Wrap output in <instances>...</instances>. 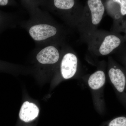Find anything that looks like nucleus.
<instances>
[{
	"instance_id": "1",
	"label": "nucleus",
	"mask_w": 126,
	"mask_h": 126,
	"mask_svg": "<svg viewBox=\"0 0 126 126\" xmlns=\"http://www.w3.org/2000/svg\"><path fill=\"white\" fill-rule=\"evenodd\" d=\"M57 29L54 26L46 24L35 25L32 26L29 33L34 40L41 41L54 36Z\"/></svg>"
},
{
	"instance_id": "2",
	"label": "nucleus",
	"mask_w": 126,
	"mask_h": 126,
	"mask_svg": "<svg viewBox=\"0 0 126 126\" xmlns=\"http://www.w3.org/2000/svg\"><path fill=\"white\" fill-rule=\"evenodd\" d=\"M78 60L77 56L72 53L66 54L63 57L61 65L62 76L64 78H71L77 71Z\"/></svg>"
},
{
	"instance_id": "3",
	"label": "nucleus",
	"mask_w": 126,
	"mask_h": 126,
	"mask_svg": "<svg viewBox=\"0 0 126 126\" xmlns=\"http://www.w3.org/2000/svg\"><path fill=\"white\" fill-rule=\"evenodd\" d=\"M124 38L118 35L111 34L107 35L99 47V51L102 55H107L121 46Z\"/></svg>"
},
{
	"instance_id": "4",
	"label": "nucleus",
	"mask_w": 126,
	"mask_h": 126,
	"mask_svg": "<svg viewBox=\"0 0 126 126\" xmlns=\"http://www.w3.org/2000/svg\"><path fill=\"white\" fill-rule=\"evenodd\" d=\"M36 58L41 63L52 64L58 61L59 53L55 47L50 46L41 50L37 54Z\"/></svg>"
},
{
	"instance_id": "5",
	"label": "nucleus",
	"mask_w": 126,
	"mask_h": 126,
	"mask_svg": "<svg viewBox=\"0 0 126 126\" xmlns=\"http://www.w3.org/2000/svg\"><path fill=\"white\" fill-rule=\"evenodd\" d=\"M88 5L91 14L92 23L94 25L101 21L104 11V6L101 0H88Z\"/></svg>"
},
{
	"instance_id": "6",
	"label": "nucleus",
	"mask_w": 126,
	"mask_h": 126,
	"mask_svg": "<svg viewBox=\"0 0 126 126\" xmlns=\"http://www.w3.org/2000/svg\"><path fill=\"white\" fill-rule=\"evenodd\" d=\"M108 74L110 81L116 89L119 92H123L126 84V78L123 72L114 67L109 69Z\"/></svg>"
},
{
	"instance_id": "7",
	"label": "nucleus",
	"mask_w": 126,
	"mask_h": 126,
	"mask_svg": "<svg viewBox=\"0 0 126 126\" xmlns=\"http://www.w3.org/2000/svg\"><path fill=\"white\" fill-rule=\"evenodd\" d=\"M39 113V109L33 103L25 102L23 104L19 113L20 119L25 122H29L36 118Z\"/></svg>"
},
{
	"instance_id": "8",
	"label": "nucleus",
	"mask_w": 126,
	"mask_h": 126,
	"mask_svg": "<svg viewBox=\"0 0 126 126\" xmlns=\"http://www.w3.org/2000/svg\"><path fill=\"white\" fill-rule=\"evenodd\" d=\"M106 80L104 72L102 70H98L90 75L88 80V84L93 90H98L104 85Z\"/></svg>"
},
{
	"instance_id": "9",
	"label": "nucleus",
	"mask_w": 126,
	"mask_h": 126,
	"mask_svg": "<svg viewBox=\"0 0 126 126\" xmlns=\"http://www.w3.org/2000/svg\"><path fill=\"white\" fill-rule=\"evenodd\" d=\"M55 6L61 10H69L73 7L74 0H54Z\"/></svg>"
},
{
	"instance_id": "10",
	"label": "nucleus",
	"mask_w": 126,
	"mask_h": 126,
	"mask_svg": "<svg viewBox=\"0 0 126 126\" xmlns=\"http://www.w3.org/2000/svg\"><path fill=\"white\" fill-rule=\"evenodd\" d=\"M108 126H126V118L120 117L110 122Z\"/></svg>"
},
{
	"instance_id": "11",
	"label": "nucleus",
	"mask_w": 126,
	"mask_h": 126,
	"mask_svg": "<svg viewBox=\"0 0 126 126\" xmlns=\"http://www.w3.org/2000/svg\"><path fill=\"white\" fill-rule=\"evenodd\" d=\"M120 7V15L122 16L126 15V0H112Z\"/></svg>"
},
{
	"instance_id": "12",
	"label": "nucleus",
	"mask_w": 126,
	"mask_h": 126,
	"mask_svg": "<svg viewBox=\"0 0 126 126\" xmlns=\"http://www.w3.org/2000/svg\"><path fill=\"white\" fill-rule=\"evenodd\" d=\"M3 16H1L0 15V31L2 30L4 27L6 26V24L7 23L6 20L7 19L4 18Z\"/></svg>"
},
{
	"instance_id": "13",
	"label": "nucleus",
	"mask_w": 126,
	"mask_h": 126,
	"mask_svg": "<svg viewBox=\"0 0 126 126\" xmlns=\"http://www.w3.org/2000/svg\"><path fill=\"white\" fill-rule=\"evenodd\" d=\"M9 3V0H0V6H5L7 5Z\"/></svg>"
},
{
	"instance_id": "14",
	"label": "nucleus",
	"mask_w": 126,
	"mask_h": 126,
	"mask_svg": "<svg viewBox=\"0 0 126 126\" xmlns=\"http://www.w3.org/2000/svg\"><path fill=\"white\" fill-rule=\"evenodd\" d=\"M124 40L126 41V35H125V36H124Z\"/></svg>"
},
{
	"instance_id": "15",
	"label": "nucleus",
	"mask_w": 126,
	"mask_h": 126,
	"mask_svg": "<svg viewBox=\"0 0 126 126\" xmlns=\"http://www.w3.org/2000/svg\"><path fill=\"white\" fill-rule=\"evenodd\" d=\"M125 31H126V30H125Z\"/></svg>"
}]
</instances>
